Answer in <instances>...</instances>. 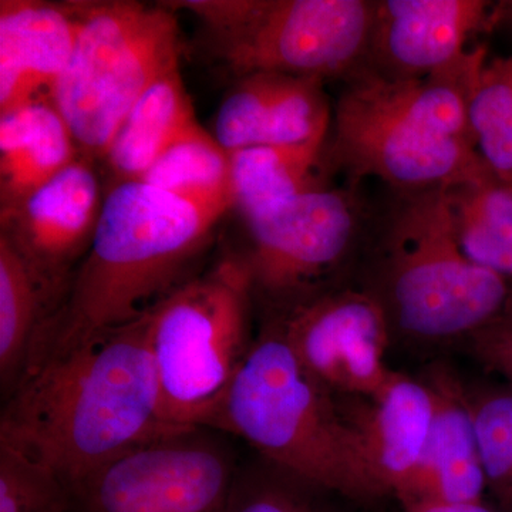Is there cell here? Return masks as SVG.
Instances as JSON below:
<instances>
[{"mask_svg": "<svg viewBox=\"0 0 512 512\" xmlns=\"http://www.w3.org/2000/svg\"><path fill=\"white\" fill-rule=\"evenodd\" d=\"M0 423L10 441L76 487L94 471L164 434L148 312L70 339L43 336Z\"/></svg>", "mask_w": 512, "mask_h": 512, "instance_id": "obj_1", "label": "cell"}, {"mask_svg": "<svg viewBox=\"0 0 512 512\" xmlns=\"http://www.w3.org/2000/svg\"><path fill=\"white\" fill-rule=\"evenodd\" d=\"M485 60L477 47L464 66L419 79L357 70L336 103L333 157L406 195L491 173L468 124V96Z\"/></svg>", "mask_w": 512, "mask_h": 512, "instance_id": "obj_2", "label": "cell"}, {"mask_svg": "<svg viewBox=\"0 0 512 512\" xmlns=\"http://www.w3.org/2000/svg\"><path fill=\"white\" fill-rule=\"evenodd\" d=\"M224 214L140 180L114 184L69 298L45 336L70 339L141 318L184 284Z\"/></svg>", "mask_w": 512, "mask_h": 512, "instance_id": "obj_3", "label": "cell"}, {"mask_svg": "<svg viewBox=\"0 0 512 512\" xmlns=\"http://www.w3.org/2000/svg\"><path fill=\"white\" fill-rule=\"evenodd\" d=\"M211 429L241 437L272 466L329 493L380 495L355 426L281 330L252 343Z\"/></svg>", "mask_w": 512, "mask_h": 512, "instance_id": "obj_4", "label": "cell"}, {"mask_svg": "<svg viewBox=\"0 0 512 512\" xmlns=\"http://www.w3.org/2000/svg\"><path fill=\"white\" fill-rule=\"evenodd\" d=\"M252 291L245 258L227 256L205 274L187 279L148 311V340L168 426L211 429L251 348Z\"/></svg>", "mask_w": 512, "mask_h": 512, "instance_id": "obj_5", "label": "cell"}, {"mask_svg": "<svg viewBox=\"0 0 512 512\" xmlns=\"http://www.w3.org/2000/svg\"><path fill=\"white\" fill-rule=\"evenodd\" d=\"M76 8L79 33L50 101L82 156L104 160L141 94L178 64L177 19L167 6L123 0Z\"/></svg>", "mask_w": 512, "mask_h": 512, "instance_id": "obj_6", "label": "cell"}, {"mask_svg": "<svg viewBox=\"0 0 512 512\" xmlns=\"http://www.w3.org/2000/svg\"><path fill=\"white\" fill-rule=\"evenodd\" d=\"M511 282L464 255L446 188L407 194L386 239L387 313L414 338L471 335L503 315Z\"/></svg>", "mask_w": 512, "mask_h": 512, "instance_id": "obj_7", "label": "cell"}, {"mask_svg": "<svg viewBox=\"0 0 512 512\" xmlns=\"http://www.w3.org/2000/svg\"><path fill=\"white\" fill-rule=\"evenodd\" d=\"M204 23L214 52L239 77L258 72L318 77L348 73L369 49L373 2L194 0L163 3Z\"/></svg>", "mask_w": 512, "mask_h": 512, "instance_id": "obj_8", "label": "cell"}, {"mask_svg": "<svg viewBox=\"0 0 512 512\" xmlns=\"http://www.w3.org/2000/svg\"><path fill=\"white\" fill-rule=\"evenodd\" d=\"M228 451L204 429L164 434L73 488L77 512H227L234 488Z\"/></svg>", "mask_w": 512, "mask_h": 512, "instance_id": "obj_9", "label": "cell"}, {"mask_svg": "<svg viewBox=\"0 0 512 512\" xmlns=\"http://www.w3.org/2000/svg\"><path fill=\"white\" fill-rule=\"evenodd\" d=\"M251 252L245 261L254 289L289 296L315 284L338 265L356 234L349 195L315 188L245 220Z\"/></svg>", "mask_w": 512, "mask_h": 512, "instance_id": "obj_10", "label": "cell"}, {"mask_svg": "<svg viewBox=\"0 0 512 512\" xmlns=\"http://www.w3.org/2000/svg\"><path fill=\"white\" fill-rule=\"evenodd\" d=\"M281 332L301 365L332 394L372 399L393 375L384 362L389 313L369 293H329L296 306Z\"/></svg>", "mask_w": 512, "mask_h": 512, "instance_id": "obj_11", "label": "cell"}, {"mask_svg": "<svg viewBox=\"0 0 512 512\" xmlns=\"http://www.w3.org/2000/svg\"><path fill=\"white\" fill-rule=\"evenodd\" d=\"M103 204L93 160L80 156L2 212V235L28 262L52 302L89 251Z\"/></svg>", "mask_w": 512, "mask_h": 512, "instance_id": "obj_12", "label": "cell"}, {"mask_svg": "<svg viewBox=\"0 0 512 512\" xmlns=\"http://www.w3.org/2000/svg\"><path fill=\"white\" fill-rule=\"evenodd\" d=\"M497 18V8L483 0L373 2L370 70L390 79L453 72L476 52L468 42Z\"/></svg>", "mask_w": 512, "mask_h": 512, "instance_id": "obj_13", "label": "cell"}, {"mask_svg": "<svg viewBox=\"0 0 512 512\" xmlns=\"http://www.w3.org/2000/svg\"><path fill=\"white\" fill-rule=\"evenodd\" d=\"M323 82L275 72L239 77L217 111L214 137L229 154L325 140L330 109Z\"/></svg>", "mask_w": 512, "mask_h": 512, "instance_id": "obj_14", "label": "cell"}, {"mask_svg": "<svg viewBox=\"0 0 512 512\" xmlns=\"http://www.w3.org/2000/svg\"><path fill=\"white\" fill-rule=\"evenodd\" d=\"M79 33L76 3L0 2V116L50 96Z\"/></svg>", "mask_w": 512, "mask_h": 512, "instance_id": "obj_15", "label": "cell"}, {"mask_svg": "<svg viewBox=\"0 0 512 512\" xmlns=\"http://www.w3.org/2000/svg\"><path fill=\"white\" fill-rule=\"evenodd\" d=\"M427 383L433 393L429 436L416 470L396 498L402 505L484 501L487 484L468 394L447 372H437Z\"/></svg>", "mask_w": 512, "mask_h": 512, "instance_id": "obj_16", "label": "cell"}, {"mask_svg": "<svg viewBox=\"0 0 512 512\" xmlns=\"http://www.w3.org/2000/svg\"><path fill=\"white\" fill-rule=\"evenodd\" d=\"M433 417L429 383L393 372L372 397V407L352 423L380 495H396L419 464Z\"/></svg>", "mask_w": 512, "mask_h": 512, "instance_id": "obj_17", "label": "cell"}, {"mask_svg": "<svg viewBox=\"0 0 512 512\" xmlns=\"http://www.w3.org/2000/svg\"><path fill=\"white\" fill-rule=\"evenodd\" d=\"M72 131L50 100L0 116V204L16 207L80 157Z\"/></svg>", "mask_w": 512, "mask_h": 512, "instance_id": "obj_18", "label": "cell"}, {"mask_svg": "<svg viewBox=\"0 0 512 512\" xmlns=\"http://www.w3.org/2000/svg\"><path fill=\"white\" fill-rule=\"evenodd\" d=\"M194 123V107L180 66L175 64L141 94L111 141L104 160L116 183L140 180L165 148Z\"/></svg>", "mask_w": 512, "mask_h": 512, "instance_id": "obj_19", "label": "cell"}, {"mask_svg": "<svg viewBox=\"0 0 512 512\" xmlns=\"http://www.w3.org/2000/svg\"><path fill=\"white\" fill-rule=\"evenodd\" d=\"M52 299L18 249L0 234V379L10 393L28 367Z\"/></svg>", "mask_w": 512, "mask_h": 512, "instance_id": "obj_20", "label": "cell"}, {"mask_svg": "<svg viewBox=\"0 0 512 512\" xmlns=\"http://www.w3.org/2000/svg\"><path fill=\"white\" fill-rule=\"evenodd\" d=\"M446 192L464 255L512 282V184L487 173L450 185Z\"/></svg>", "mask_w": 512, "mask_h": 512, "instance_id": "obj_21", "label": "cell"}, {"mask_svg": "<svg viewBox=\"0 0 512 512\" xmlns=\"http://www.w3.org/2000/svg\"><path fill=\"white\" fill-rule=\"evenodd\" d=\"M325 140L292 146H255L231 154L232 208L244 220L279 202L322 188Z\"/></svg>", "mask_w": 512, "mask_h": 512, "instance_id": "obj_22", "label": "cell"}, {"mask_svg": "<svg viewBox=\"0 0 512 512\" xmlns=\"http://www.w3.org/2000/svg\"><path fill=\"white\" fill-rule=\"evenodd\" d=\"M140 181L204 207L232 210L231 154L198 121L165 148Z\"/></svg>", "mask_w": 512, "mask_h": 512, "instance_id": "obj_23", "label": "cell"}, {"mask_svg": "<svg viewBox=\"0 0 512 512\" xmlns=\"http://www.w3.org/2000/svg\"><path fill=\"white\" fill-rule=\"evenodd\" d=\"M468 124L488 170L512 184V56L485 60L468 96Z\"/></svg>", "mask_w": 512, "mask_h": 512, "instance_id": "obj_24", "label": "cell"}, {"mask_svg": "<svg viewBox=\"0 0 512 512\" xmlns=\"http://www.w3.org/2000/svg\"><path fill=\"white\" fill-rule=\"evenodd\" d=\"M72 511V488L55 468L0 439V512Z\"/></svg>", "mask_w": 512, "mask_h": 512, "instance_id": "obj_25", "label": "cell"}, {"mask_svg": "<svg viewBox=\"0 0 512 512\" xmlns=\"http://www.w3.org/2000/svg\"><path fill=\"white\" fill-rule=\"evenodd\" d=\"M487 491L498 511L512 512V389L468 396Z\"/></svg>", "mask_w": 512, "mask_h": 512, "instance_id": "obj_26", "label": "cell"}, {"mask_svg": "<svg viewBox=\"0 0 512 512\" xmlns=\"http://www.w3.org/2000/svg\"><path fill=\"white\" fill-rule=\"evenodd\" d=\"M322 490L269 464L237 474L227 512H339Z\"/></svg>", "mask_w": 512, "mask_h": 512, "instance_id": "obj_27", "label": "cell"}, {"mask_svg": "<svg viewBox=\"0 0 512 512\" xmlns=\"http://www.w3.org/2000/svg\"><path fill=\"white\" fill-rule=\"evenodd\" d=\"M471 348L485 366L505 377L512 389V323L498 316L471 333Z\"/></svg>", "mask_w": 512, "mask_h": 512, "instance_id": "obj_28", "label": "cell"}, {"mask_svg": "<svg viewBox=\"0 0 512 512\" xmlns=\"http://www.w3.org/2000/svg\"><path fill=\"white\" fill-rule=\"evenodd\" d=\"M403 512H500L494 510L484 501L478 503L444 504V503H419L402 505Z\"/></svg>", "mask_w": 512, "mask_h": 512, "instance_id": "obj_29", "label": "cell"}, {"mask_svg": "<svg viewBox=\"0 0 512 512\" xmlns=\"http://www.w3.org/2000/svg\"><path fill=\"white\" fill-rule=\"evenodd\" d=\"M501 316H503L504 319H507L508 322L512 323V282H511L510 293H508L507 303H505L503 315H501Z\"/></svg>", "mask_w": 512, "mask_h": 512, "instance_id": "obj_30", "label": "cell"}, {"mask_svg": "<svg viewBox=\"0 0 512 512\" xmlns=\"http://www.w3.org/2000/svg\"><path fill=\"white\" fill-rule=\"evenodd\" d=\"M510 9H512V3H511V5H510ZM511 18H512V15H511Z\"/></svg>", "mask_w": 512, "mask_h": 512, "instance_id": "obj_31", "label": "cell"}]
</instances>
